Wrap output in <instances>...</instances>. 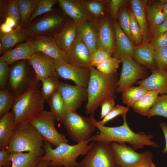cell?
<instances>
[{
	"label": "cell",
	"instance_id": "cell-18",
	"mask_svg": "<svg viewBox=\"0 0 167 167\" xmlns=\"http://www.w3.org/2000/svg\"><path fill=\"white\" fill-rule=\"evenodd\" d=\"M28 79V71L24 61H19L9 69V85L12 93L15 97L20 94Z\"/></svg>",
	"mask_w": 167,
	"mask_h": 167
},
{
	"label": "cell",
	"instance_id": "cell-34",
	"mask_svg": "<svg viewBox=\"0 0 167 167\" xmlns=\"http://www.w3.org/2000/svg\"><path fill=\"white\" fill-rule=\"evenodd\" d=\"M40 0H18L20 15L19 26L25 28Z\"/></svg>",
	"mask_w": 167,
	"mask_h": 167
},
{
	"label": "cell",
	"instance_id": "cell-55",
	"mask_svg": "<svg viewBox=\"0 0 167 167\" xmlns=\"http://www.w3.org/2000/svg\"><path fill=\"white\" fill-rule=\"evenodd\" d=\"M4 22L12 28L15 27V28L17 27L15 20L10 17L6 16Z\"/></svg>",
	"mask_w": 167,
	"mask_h": 167
},
{
	"label": "cell",
	"instance_id": "cell-25",
	"mask_svg": "<svg viewBox=\"0 0 167 167\" xmlns=\"http://www.w3.org/2000/svg\"><path fill=\"white\" fill-rule=\"evenodd\" d=\"M144 0H131V4L133 12L140 28L142 37V43H149L150 39L148 18Z\"/></svg>",
	"mask_w": 167,
	"mask_h": 167
},
{
	"label": "cell",
	"instance_id": "cell-45",
	"mask_svg": "<svg viewBox=\"0 0 167 167\" xmlns=\"http://www.w3.org/2000/svg\"><path fill=\"white\" fill-rule=\"evenodd\" d=\"M157 69L167 71V47L155 50Z\"/></svg>",
	"mask_w": 167,
	"mask_h": 167
},
{
	"label": "cell",
	"instance_id": "cell-36",
	"mask_svg": "<svg viewBox=\"0 0 167 167\" xmlns=\"http://www.w3.org/2000/svg\"><path fill=\"white\" fill-rule=\"evenodd\" d=\"M155 116L167 118V94L158 96L155 103L149 110L147 116L150 118Z\"/></svg>",
	"mask_w": 167,
	"mask_h": 167
},
{
	"label": "cell",
	"instance_id": "cell-11",
	"mask_svg": "<svg viewBox=\"0 0 167 167\" xmlns=\"http://www.w3.org/2000/svg\"><path fill=\"white\" fill-rule=\"evenodd\" d=\"M62 16L49 12L36 21L24 28L28 36H52L58 28L66 23Z\"/></svg>",
	"mask_w": 167,
	"mask_h": 167
},
{
	"label": "cell",
	"instance_id": "cell-46",
	"mask_svg": "<svg viewBox=\"0 0 167 167\" xmlns=\"http://www.w3.org/2000/svg\"><path fill=\"white\" fill-rule=\"evenodd\" d=\"M6 16H9L13 18L15 20L17 27L19 26L20 20V15L18 0H9L6 17Z\"/></svg>",
	"mask_w": 167,
	"mask_h": 167
},
{
	"label": "cell",
	"instance_id": "cell-49",
	"mask_svg": "<svg viewBox=\"0 0 167 167\" xmlns=\"http://www.w3.org/2000/svg\"><path fill=\"white\" fill-rule=\"evenodd\" d=\"M125 0H111L109 3L108 8L112 17L115 20L117 19L121 7L126 2Z\"/></svg>",
	"mask_w": 167,
	"mask_h": 167
},
{
	"label": "cell",
	"instance_id": "cell-52",
	"mask_svg": "<svg viewBox=\"0 0 167 167\" xmlns=\"http://www.w3.org/2000/svg\"><path fill=\"white\" fill-rule=\"evenodd\" d=\"M11 162L10 159V153L6 148L0 150V167H10Z\"/></svg>",
	"mask_w": 167,
	"mask_h": 167
},
{
	"label": "cell",
	"instance_id": "cell-13",
	"mask_svg": "<svg viewBox=\"0 0 167 167\" xmlns=\"http://www.w3.org/2000/svg\"><path fill=\"white\" fill-rule=\"evenodd\" d=\"M30 38L31 45L36 51L41 53L56 61L67 62L66 53L59 47L53 36Z\"/></svg>",
	"mask_w": 167,
	"mask_h": 167
},
{
	"label": "cell",
	"instance_id": "cell-48",
	"mask_svg": "<svg viewBox=\"0 0 167 167\" xmlns=\"http://www.w3.org/2000/svg\"><path fill=\"white\" fill-rule=\"evenodd\" d=\"M149 45L155 50L167 47V31L152 40Z\"/></svg>",
	"mask_w": 167,
	"mask_h": 167
},
{
	"label": "cell",
	"instance_id": "cell-39",
	"mask_svg": "<svg viewBox=\"0 0 167 167\" xmlns=\"http://www.w3.org/2000/svg\"><path fill=\"white\" fill-rule=\"evenodd\" d=\"M57 3L58 0H40L28 19L25 27L29 26L36 17L50 12L54 6Z\"/></svg>",
	"mask_w": 167,
	"mask_h": 167
},
{
	"label": "cell",
	"instance_id": "cell-22",
	"mask_svg": "<svg viewBox=\"0 0 167 167\" xmlns=\"http://www.w3.org/2000/svg\"><path fill=\"white\" fill-rule=\"evenodd\" d=\"M84 3L79 0H58V5L64 12L77 24L89 19Z\"/></svg>",
	"mask_w": 167,
	"mask_h": 167
},
{
	"label": "cell",
	"instance_id": "cell-37",
	"mask_svg": "<svg viewBox=\"0 0 167 167\" xmlns=\"http://www.w3.org/2000/svg\"><path fill=\"white\" fill-rule=\"evenodd\" d=\"M15 97L7 89L0 90V117L10 112L14 104Z\"/></svg>",
	"mask_w": 167,
	"mask_h": 167
},
{
	"label": "cell",
	"instance_id": "cell-32",
	"mask_svg": "<svg viewBox=\"0 0 167 167\" xmlns=\"http://www.w3.org/2000/svg\"><path fill=\"white\" fill-rule=\"evenodd\" d=\"M46 101L49 105L50 111L54 116L56 120L61 122L64 118L66 111L58 89Z\"/></svg>",
	"mask_w": 167,
	"mask_h": 167
},
{
	"label": "cell",
	"instance_id": "cell-14",
	"mask_svg": "<svg viewBox=\"0 0 167 167\" xmlns=\"http://www.w3.org/2000/svg\"><path fill=\"white\" fill-rule=\"evenodd\" d=\"M55 65L56 71L60 77L72 81L77 86L87 88L90 75V69L56 61Z\"/></svg>",
	"mask_w": 167,
	"mask_h": 167
},
{
	"label": "cell",
	"instance_id": "cell-28",
	"mask_svg": "<svg viewBox=\"0 0 167 167\" xmlns=\"http://www.w3.org/2000/svg\"><path fill=\"white\" fill-rule=\"evenodd\" d=\"M29 37L24 33V28L19 26L9 33L0 32V44L4 52L11 50L17 43L27 41Z\"/></svg>",
	"mask_w": 167,
	"mask_h": 167
},
{
	"label": "cell",
	"instance_id": "cell-6",
	"mask_svg": "<svg viewBox=\"0 0 167 167\" xmlns=\"http://www.w3.org/2000/svg\"><path fill=\"white\" fill-rule=\"evenodd\" d=\"M61 122L70 138L77 143L91 139L96 128L88 117H83L76 112L66 111Z\"/></svg>",
	"mask_w": 167,
	"mask_h": 167
},
{
	"label": "cell",
	"instance_id": "cell-31",
	"mask_svg": "<svg viewBox=\"0 0 167 167\" xmlns=\"http://www.w3.org/2000/svg\"><path fill=\"white\" fill-rule=\"evenodd\" d=\"M160 94L156 90L148 91L133 105L132 108L136 113L144 116H147L149 110L155 103Z\"/></svg>",
	"mask_w": 167,
	"mask_h": 167
},
{
	"label": "cell",
	"instance_id": "cell-33",
	"mask_svg": "<svg viewBox=\"0 0 167 167\" xmlns=\"http://www.w3.org/2000/svg\"><path fill=\"white\" fill-rule=\"evenodd\" d=\"M148 91L145 88L141 85L130 87L122 92V101L127 106L132 107Z\"/></svg>",
	"mask_w": 167,
	"mask_h": 167
},
{
	"label": "cell",
	"instance_id": "cell-44",
	"mask_svg": "<svg viewBox=\"0 0 167 167\" xmlns=\"http://www.w3.org/2000/svg\"><path fill=\"white\" fill-rule=\"evenodd\" d=\"M129 109V107H124L118 105H115L113 109L100 121H98L100 124L105 125L108 122L114 118L118 115H126Z\"/></svg>",
	"mask_w": 167,
	"mask_h": 167
},
{
	"label": "cell",
	"instance_id": "cell-35",
	"mask_svg": "<svg viewBox=\"0 0 167 167\" xmlns=\"http://www.w3.org/2000/svg\"><path fill=\"white\" fill-rule=\"evenodd\" d=\"M41 81L42 86L41 91L46 101L58 90L60 82L58 78L53 77L46 78Z\"/></svg>",
	"mask_w": 167,
	"mask_h": 167
},
{
	"label": "cell",
	"instance_id": "cell-21",
	"mask_svg": "<svg viewBox=\"0 0 167 167\" xmlns=\"http://www.w3.org/2000/svg\"><path fill=\"white\" fill-rule=\"evenodd\" d=\"M150 75L135 83L148 91L156 90L161 94H167V71L157 69L151 70Z\"/></svg>",
	"mask_w": 167,
	"mask_h": 167
},
{
	"label": "cell",
	"instance_id": "cell-2",
	"mask_svg": "<svg viewBox=\"0 0 167 167\" xmlns=\"http://www.w3.org/2000/svg\"><path fill=\"white\" fill-rule=\"evenodd\" d=\"M90 69V75L87 88L88 99L85 112L87 114L91 115L94 114L104 100L114 97L118 81L117 73L105 75L92 66Z\"/></svg>",
	"mask_w": 167,
	"mask_h": 167
},
{
	"label": "cell",
	"instance_id": "cell-9",
	"mask_svg": "<svg viewBox=\"0 0 167 167\" xmlns=\"http://www.w3.org/2000/svg\"><path fill=\"white\" fill-rule=\"evenodd\" d=\"M79 167H117L110 144L96 142L79 162Z\"/></svg>",
	"mask_w": 167,
	"mask_h": 167
},
{
	"label": "cell",
	"instance_id": "cell-60",
	"mask_svg": "<svg viewBox=\"0 0 167 167\" xmlns=\"http://www.w3.org/2000/svg\"><path fill=\"white\" fill-rule=\"evenodd\" d=\"M47 167H65L63 166L58 165H50L49 166Z\"/></svg>",
	"mask_w": 167,
	"mask_h": 167
},
{
	"label": "cell",
	"instance_id": "cell-23",
	"mask_svg": "<svg viewBox=\"0 0 167 167\" xmlns=\"http://www.w3.org/2000/svg\"><path fill=\"white\" fill-rule=\"evenodd\" d=\"M36 52L31 45L30 37L25 42L19 44L14 49L4 52L0 60L11 64L18 60H28Z\"/></svg>",
	"mask_w": 167,
	"mask_h": 167
},
{
	"label": "cell",
	"instance_id": "cell-26",
	"mask_svg": "<svg viewBox=\"0 0 167 167\" xmlns=\"http://www.w3.org/2000/svg\"><path fill=\"white\" fill-rule=\"evenodd\" d=\"M132 57L139 64L143 65L151 71L157 69L155 50L150 47L149 43H142L135 47Z\"/></svg>",
	"mask_w": 167,
	"mask_h": 167
},
{
	"label": "cell",
	"instance_id": "cell-61",
	"mask_svg": "<svg viewBox=\"0 0 167 167\" xmlns=\"http://www.w3.org/2000/svg\"><path fill=\"white\" fill-rule=\"evenodd\" d=\"M117 167H121L119 166L118 165Z\"/></svg>",
	"mask_w": 167,
	"mask_h": 167
},
{
	"label": "cell",
	"instance_id": "cell-8",
	"mask_svg": "<svg viewBox=\"0 0 167 167\" xmlns=\"http://www.w3.org/2000/svg\"><path fill=\"white\" fill-rule=\"evenodd\" d=\"M115 163L121 167H137L143 162L152 159L153 155L149 151L137 152L132 147L125 143L113 142L110 143Z\"/></svg>",
	"mask_w": 167,
	"mask_h": 167
},
{
	"label": "cell",
	"instance_id": "cell-38",
	"mask_svg": "<svg viewBox=\"0 0 167 167\" xmlns=\"http://www.w3.org/2000/svg\"><path fill=\"white\" fill-rule=\"evenodd\" d=\"M122 63L121 60L114 57H110L99 63L95 67L101 73L107 75H111L117 73L119 64Z\"/></svg>",
	"mask_w": 167,
	"mask_h": 167
},
{
	"label": "cell",
	"instance_id": "cell-24",
	"mask_svg": "<svg viewBox=\"0 0 167 167\" xmlns=\"http://www.w3.org/2000/svg\"><path fill=\"white\" fill-rule=\"evenodd\" d=\"M76 37L88 47L90 54L96 49L97 28L88 20L78 24Z\"/></svg>",
	"mask_w": 167,
	"mask_h": 167
},
{
	"label": "cell",
	"instance_id": "cell-47",
	"mask_svg": "<svg viewBox=\"0 0 167 167\" xmlns=\"http://www.w3.org/2000/svg\"><path fill=\"white\" fill-rule=\"evenodd\" d=\"M8 64L0 60V89L6 88L8 82L9 69Z\"/></svg>",
	"mask_w": 167,
	"mask_h": 167
},
{
	"label": "cell",
	"instance_id": "cell-3",
	"mask_svg": "<svg viewBox=\"0 0 167 167\" xmlns=\"http://www.w3.org/2000/svg\"><path fill=\"white\" fill-rule=\"evenodd\" d=\"M92 137L87 141L75 145L62 143L55 148H52L51 143L44 141L43 148L45 153L41 161H50L51 165L65 167H79V162L76 159L80 155H85L95 145L96 142H91Z\"/></svg>",
	"mask_w": 167,
	"mask_h": 167
},
{
	"label": "cell",
	"instance_id": "cell-5",
	"mask_svg": "<svg viewBox=\"0 0 167 167\" xmlns=\"http://www.w3.org/2000/svg\"><path fill=\"white\" fill-rule=\"evenodd\" d=\"M45 101L41 91L34 87L27 88L16 96L11 110L15 125L29 121L44 111Z\"/></svg>",
	"mask_w": 167,
	"mask_h": 167
},
{
	"label": "cell",
	"instance_id": "cell-62",
	"mask_svg": "<svg viewBox=\"0 0 167 167\" xmlns=\"http://www.w3.org/2000/svg\"></svg>",
	"mask_w": 167,
	"mask_h": 167
},
{
	"label": "cell",
	"instance_id": "cell-43",
	"mask_svg": "<svg viewBox=\"0 0 167 167\" xmlns=\"http://www.w3.org/2000/svg\"><path fill=\"white\" fill-rule=\"evenodd\" d=\"M111 53L104 50L96 49L90 55L89 62L91 66L95 67L96 65L111 57Z\"/></svg>",
	"mask_w": 167,
	"mask_h": 167
},
{
	"label": "cell",
	"instance_id": "cell-4",
	"mask_svg": "<svg viewBox=\"0 0 167 167\" xmlns=\"http://www.w3.org/2000/svg\"><path fill=\"white\" fill-rule=\"evenodd\" d=\"M44 140L29 121L16 125L10 144L6 148L9 153L28 152L43 156Z\"/></svg>",
	"mask_w": 167,
	"mask_h": 167
},
{
	"label": "cell",
	"instance_id": "cell-10",
	"mask_svg": "<svg viewBox=\"0 0 167 167\" xmlns=\"http://www.w3.org/2000/svg\"><path fill=\"white\" fill-rule=\"evenodd\" d=\"M120 59L122 67L116 91L118 93L132 87L138 80L144 78L147 74L145 68L133 60L132 57L125 55Z\"/></svg>",
	"mask_w": 167,
	"mask_h": 167
},
{
	"label": "cell",
	"instance_id": "cell-59",
	"mask_svg": "<svg viewBox=\"0 0 167 167\" xmlns=\"http://www.w3.org/2000/svg\"><path fill=\"white\" fill-rule=\"evenodd\" d=\"M163 11L164 15L165 20L167 19V0L163 6Z\"/></svg>",
	"mask_w": 167,
	"mask_h": 167
},
{
	"label": "cell",
	"instance_id": "cell-20",
	"mask_svg": "<svg viewBox=\"0 0 167 167\" xmlns=\"http://www.w3.org/2000/svg\"><path fill=\"white\" fill-rule=\"evenodd\" d=\"M77 24L72 20L67 22L52 35L59 47L66 53L76 37Z\"/></svg>",
	"mask_w": 167,
	"mask_h": 167
},
{
	"label": "cell",
	"instance_id": "cell-54",
	"mask_svg": "<svg viewBox=\"0 0 167 167\" xmlns=\"http://www.w3.org/2000/svg\"><path fill=\"white\" fill-rule=\"evenodd\" d=\"M160 126L163 133L165 142V147L162 152L164 154H166L167 153V124L163 122L160 123Z\"/></svg>",
	"mask_w": 167,
	"mask_h": 167
},
{
	"label": "cell",
	"instance_id": "cell-56",
	"mask_svg": "<svg viewBox=\"0 0 167 167\" xmlns=\"http://www.w3.org/2000/svg\"><path fill=\"white\" fill-rule=\"evenodd\" d=\"M5 22L1 24L0 27V32L8 33L12 32L13 29Z\"/></svg>",
	"mask_w": 167,
	"mask_h": 167
},
{
	"label": "cell",
	"instance_id": "cell-15",
	"mask_svg": "<svg viewBox=\"0 0 167 167\" xmlns=\"http://www.w3.org/2000/svg\"><path fill=\"white\" fill-rule=\"evenodd\" d=\"M28 60L34 70L37 81L48 77L58 78L55 68V61L51 58L36 51Z\"/></svg>",
	"mask_w": 167,
	"mask_h": 167
},
{
	"label": "cell",
	"instance_id": "cell-12",
	"mask_svg": "<svg viewBox=\"0 0 167 167\" xmlns=\"http://www.w3.org/2000/svg\"><path fill=\"white\" fill-rule=\"evenodd\" d=\"M58 90L66 111L76 112L88 99L87 88L60 82Z\"/></svg>",
	"mask_w": 167,
	"mask_h": 167
},
{
	"label": "cell",
	"instance_id": "cell-7",
	"mask_svg": "<svg viewBox=\"0 0 167 167\" xmlns=\"http://www.w3.org/2000/svg\"><path fill=\"white\" fill-rule=\"evenodd\" d=\"M56 118L51 111L44 110L31 119L29 121L35 128L44 141L55 147L63 143H68L65 135L57 130Z\"/></svg>",
	"mask_w": 167,
	"mask_h": 167
},
{
	"label": "cell",
	"instance_id": "cell-53",
	"mask_svg": "<svg viewBox=\"0 0 167 167\" xmlns=\"http://www.w3.org/2000/svg\"><path fill=\"white\" fill-rule=\"evenodd\" d=\"M9 0H0V21L2 23L5 20L8 4Z\"/></svg>",
	"mask_w": 167,
	"mask_h": 167
},
{
	"label": "cell",
	"instance_id": "cell-57",
	"mask_svg": "<svg viewBox=\"0 0 167 167\" xmlns=\"http://www.w3.org/2000/svg\"><path fill=\"white\" fill-rule=\"evenodd\" d=\"M137 167H156L152 161V159H149L143 162Z\"/></svg>",
	"mask_w": 167,
	"mask_h": 167
},
{
	"label": "cell",
	"instance_id": "cell-42",
	"mask_svg": "<svg viewBox=\"0 0 167 167\" xmlns=\"http://www.w3.org/2000/svg\"><path fill=\"white\" fill-rule=\"evenodd\" d=\"M84 6L87 12L95 16L99 17L104 14V4L101 2L88 1L84 2Z\"/></svg>",
	"mask_w": 167,
	"mask_h": 167
},
{
	"label": "cell",
	"instance_id": "cell-1",
	"mask_svg": "<svg viewBox=\"0 0 167 167\" xmlns=\"http://www.w3.org/2000/svg\"><path fill=\"white\" fill-rule=\"evenodd\" d=\"M126 115L122 116L123 122L121 126L108 127L100 124L95 118L94 114L90 115L88 117L89 121L99 131L98 134L92 136L91 142L108 144L113 142H127L131 144L135 150L142 148L145 146L158 148L159 145L152 140L153 135H147L142 132L136 133L130 129L126 121Z\"/></svg>",
	"mask_w": 167,
	"mask_h": 167
},
{
	"label": "cell",
	"instance_id": "cell-41",
	"mask_svg": "<svg viewBox=\"0 0 167 167\" xmlns=\"http://www.w3.org/2000/svg\"><path fill=\"white\" fill-rule=\"evenodd\" d=\"M130 28L133 42L138 45H140L143 42L141 31L133 12L131 11Z\"/></svg>",
	"mask_w": 167,
	"mask_h": 167
},
{
	"label": "cell",
	"instance_id": "cell-17",
	"mask_svg": "<svg viewBox=\"0 0 167 167\" xmlns=\"http://www.w3.org/2000/svg\"><path fill=\"white\" fill-rule=\"evenodd\" d=\"M97 28L96 49H101L113 54L115 49L114 35L108 19L105 18L102 19Z\"/></svg>",
	"mask_w": 167,
	"mask_h": 167
},
{
	"label": "cell",
	"instance_id": "cell-19",
	"mask_svg": "<svg viewBox=\"0 0 167 167\" xmlns=\"http://www.w3.org/2000/svg\"><path fill=\"white\" fill-rule=\"evenodd\" d=\"M115 49L113 57L120 59L125 55L133 57L135 47L116 20L113 22Z\"/></svg>",
	"mask_w": 167,
	"mask_h": 167
},
{
	"label": "cell",
	"instance_id": "cell-30",
	"mask_svg": "<svg viewBox=\"0 0 167 167\" xmlns=\"http://www.w3.org/2000/svg\"><path fill=\"white\" fill-rule=\"evenodd\" d=\"M166 0L154 1L151 4L146 2L147 18L150 28L161 24L165 20L163 6Z\"/></svg>",
	"mask_w": 167,
	"mask_h": 167
},
{
	"label": "cell",
	"instance_id": "cell-27",
	"mask_svg": "<svg viewBox=\"0 0 167 167\" xmlns=\"http://www.w3.org/2000/svg\"><path fill=\"white\" fill-rule=\"evenodd\" d=\"M15 117L11 110L0 117V150L6 148L11 141L15 125Z\"/></svg>",
	"mask_w": 167,
	"mask_h": 167
},
{
	"label": "cell",
	"instance_id": "cell-29",
	"mask_svg": "<svg viewBox=\"0 0 167 167\" xmlns=\"http://www.w3.org/2000/svg\"><path fill=\"white\" fill-rule=\"evenodd\" d=\"M42 156L28 152L10 153V167H37Z\"/></svg>",
	"mask_w": 167,
	"mask_h": 167
},
{
	"label": "cell",
	"instance_id": "cell-51",
	"mask_svg": "<svg viewBox=\"0 0 167 167\" xmlns=\"http://www.w3.org/2000/svg\"><path fill=\"white\" fill-rule=\"evenodd\" d=\"M167 31V19L162 23L153 27L150 28L149 37L151 40L159 35Z\"/></svg>",
	"mask_w": 167,
	"mask_h": 167
},
{
	"label": "cell",
	"instance_id": "cell-40",
	"mask_svg": "<svg viewBox=\"0 0 167 167\" xmlns=\"http://www.w3.org/2000/svg\"><path fill=\"white\" fill-rule=\"evenodd\" d=\"M117 18L121 28L133 43L130 28V11L125 7H122L119 12Z\"/></svg>",
	"mask_w": 167,
	"mask_h": 167
},
{
	"label": "cell",
	"instance_id": "cell-58",
	"mask_svg": "<svg viewBox=\"0 0 167 167\" xmlns=\"http://www.w3.org/2000/svg\"><path fill=\"white\" fill-rule=\"evenodd\" d=\"M50 161L41 160L38 164L37 167H47L51 164Z\"/></svg>",
	"mask_w": 167,
	"mask_h": 167
},
{
	"label": "cell",
	"instance_id": "cell-50",
	"mask_svg": "<svg viewBox=\"0 0 167 167\" xmlns=\"http://www.w3.org/2000/svg\"><path fill=\"white\" fill-rule=\"evenodd\" d=\"M114 97H110L104 100L101 103L100 119H103L115 106Z\"/></svg>",
	"mask_w": 167,
	"mask_h": 167
},
{
	"label": "cell",
	"instance_id": "cell-16",
	"mask_svg": "<svg viewBox=\"0 0 167 167\" xmlns=\"http://www.w3.org/2000/svg\"><path fill=\"white\" fill-rule=\"evenodd\" d=\"M66 54L67 63L71 65L88 69L92 66L88 48L76 37Z\"/></svg>",
	"mask_w": 167,
	"mask_h": 167
}]
</instances>
